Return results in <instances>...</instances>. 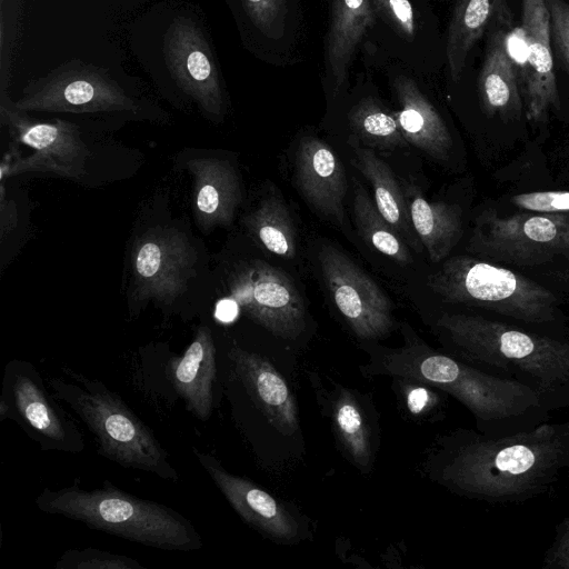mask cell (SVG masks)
Instances as JSON below:
<instances>
[{
    "instance_id": "1",
    "label": "cell",
    "mask_w": 569,
    "mask_h": 569,
    "mask_svg": "<svg viewBox=\"0 0 569 569\" xmlns=\"http://www.w3.org/2000/svg\"><path fill=\"white\" fill-rule=\"evenodd\" d=\"M442 480L491 503L523 502L550 492L569 480V419L501 436L461 433Z\"/></svg>"
},
{
    "instance_id": "2",
    "label": "cell",
    "mask_w": 569,
    "mask_h": 569,
    "mask_svg": "<svg viewBox=\"0 0 569 569\" xmlns=\"http://www.w3.org/2000/svg\"><path fill=\"white\" fill-rule=\"evenodd\" d=\"M375 366L381 373L426 382L450 393L472 413L481 433L528 430L547 421L550 412L527 385L491 375L421 342L409 341L389 350Z\"/></svg>"
},
{
    "instance_id": "3",
    "label": "cell",
    "mask_w": 569,
    "mask_h": 569,
    "mask_svg": "<svg viewBox=\"0 0 569 569\" xmlns=\"http://www.w3.org/2000/svg\"><path fill=\"white\" fill-rule=\"evenodd\" d=\"M437 326L456 353L533 389L550 411L569 407V342L478 315L443 313Z\"/></svg>"
},
{
    "instance_id": "4",
    "label": "cell",
    "mask_w": 569,
    "mask_h": 569,
    "mask_svg": "<svg viewBox=\"0 0 569 569\" xmlns=\"http://www.w3.org/2000/svg\"><path fill=\"white\" fill-rule=\"evenodd\" d=\"M36 506L46 513L80 521L131 542L168 551H193L202 539L193 523L172 508L130 495L104 480L86 490L78 485L43 488Z\"/></svg>"
},
{
    "instance_id": "5",
    "label": "cell",
    "mask_w": 569,
    "mask_h": 569,
    "mask_svg": "<svg viewBox=\"0 0 569 569\" xmlns=\"http://www.w3.org/2000/svg\"><path fill=\"white\" fill-rule=\"evenodd\" d=\"M49 377L52 395L64 402L93 435L98 455L129 469L177 482L179 473L153 431L103 382L63 366Z\"/></svg>"
},
{
    "instance_id": "6",
    "label": "cell",
    "mask_w": 569,
    "mask_h": 569,
    "mask_svg": "<svg viewBox=\"0 0 569 569\" xmlns=\"http://www.w3.org/2000/svg\"><path fill=\"white\" fill-rule=\"evenodd\" d=\"M428 287L450 303L496 312L527 323L557 318L556 296L538 282L501 266L455 256L428 276Z\"/></svg>"
},
{
    "instance_id": "7",
    "label": "cell",
    "mask_w": 569,
    "mask_h": 569,
    "mask_svg": "<svg viewBox=\"0 0 569 569\" xmlns=\"http://www.w3.org/2000/svg\"><path fill=\"white\" fill-rule=\"evenodd\" d=\"M0 121L17 143L27 146L32 152L22 157L13 146L1 162V180L22 173H50L80 179L86 173L90 154L79 127L70 121L33 119L1 96Z\"/></svg>"
},
{
    "instance_id": "8",
    "label": "cell",
    "mask_w": 569,
    "mask_h": 569,
    "mask_svg": "<svg viewBox=\"0 0 569 569\" xmlns=\"http://www.w3.org/2000/svg\"><path fill=\"white\" fill-rule=\"evenodd\" d=\"M11 419L41 450L80 453L81 431L50 393L29 361L10 360L4 368L0 396V421Z\"/></svg>"
},
{
    "instance_id": "9",
    "label": "cell",
    "mask_w": 569,
    "mask_h": 569,
    "mask_svg": "<svg viewBox=\"0 0 569 569\" xmlns=\"http://www.w3.org/2000/svg\"><path fill=\"white\" fill-rule=\"evenodd\" d=\"M468 250L518 266L543 263L569 253V213L483 211L476 220Z\"/></svg>"
},
{
    "instance_id": "10",
    "label": "cell",
    "mask_w": 569,
    "mask_h": 569,
    "mask_svg": "<svg viewBox=\"0 0 569 569\" xmlns=\"http://www.w3.org/2000/svg\"><path fill=\"white\" fill-rule=\"evenodd\" d=\"M13 106L26 112L97 113L139 109L104 69L81 61L61 64L31 82Z\"/></svg>"
},
{
    "instance_id": "11",
    "label": "cell",
    "mask_w": 569,
    "mask_h": 569,
    "mask_svg": "<svg viewBox=\"0 0 569 569\" xmlns=\"http://www.w3.org/2000/svg\"><path fill=\"white\" fill-rule=\"evenodd\" d=\"M230 298L254 322L277 337L297 338L306 327V308L292 279L263 260L238 264L228 279Z\"/></svg>"
},
{
    "instance_id": "12",
    "label": "cell",
    "mask_w": 569,
    "mask_h": 569,
    "mask_svg": "<svg viewBox=\"0 0 569 569\" xmlns=\"http://www.w3.org/2000/svg\"><path fill=\"white\" fill-rule=\"evenodd\" d=\"M318 259L327 290L355 335L377 339L389 333L392 305L380 286L331 244L320 247Z\"/></svg>"
},
{
    "instance_id": "13",
    "label": "cell",
    "mask_w": 569,
    "mask_h": 569,
    "mask_svg": "<svg viewBox=\"0 0 569 569\" xmlns=\"http://www.w3.org/2000/svg\"><path fill=\"white\" fill-rule=\"evenodd\" d=\"M194 263L186 234L167 228L147 231L132 249V298L172 303L186 291Z\"/></svg>"
},
{
    "instance_id": "14",
    "label": "cell",
    "mask_w": 569,
    "mask_h": 569,
    "mask_svg": "<svg viewBox=\"0 0 569 569\" xmlns=\"http://www.w3.org/2000/svg\"><path fill=\"white\" fill-rule=\"evenodd\" d=\"M164 58L179 88L192 98L203 113L219 120L224 98L209 46L193 21L177 18L164 36Z\"/></svg>"
},
{
    "instance_id": "15",
    "label": "cell",
    "mask_w": 569,
    "mask_h": 569,
    "mask_svg": "<svg viewBox=\"0 0 569 569\" xmlns=\"http://www.w3.org/2000/svg\"><path fill=\"white\" fill-rule=\"evenodd\" d=\"M519 32L526 51L521 76L526 114L531 122H545L560 104L546 0H521Z\"/></svg>"
},
{
    "instance_id": "16",
    "label": "cell",
    "mask_w": 569,
    "mask_h": 569,
    "mask_svg": "<svg viewBox=\"0 0 569 569\" xmlns=\"http://www.w3.org/2000/svg\"><path fill=\"white\" fill-rule=\"evenodd\" d=\"M192 451L233 510L247 523L281 541H291L297 537V521L272 496L249 479L226 470L213 455L198 448H192Z\"/></svg>"
},
{
    "instance_id": "17",
    "label": "cell",
    "mask_w": 569,
    "mask_h": 569,
    "mask_svg": "<svg viewBox=\"0 0 569 569\" xmlns=\"http://www.w3.org/2000/svg\"><path fill=\"white\" fill-rule=\"evenodd\" d=\"M295 183L317 212L343 222L347 192L345 167L321 139L307 136L300 140L295 154Z\"/></svg>"
},
{
    "instance_id": "18",
    "label": "cell",
    "mask_w": 569,
    "mask_h": 569,
    "mask_svg": "<svg viewBox=\"0 0 569 569\" xmlns=\"http://www.w3.org/2000/svg\"><path fill=\"white\" fill-rule=\"evenodd\" d=\"M511 20L496 23L487 33L485 59L478 77L481 108L488 117L517 119L522 111L520 76L509 51Z\"/></svg>"
},
{
    "instance_id": "19",
    "label": "cell",
    "mask_w": 569,
    "mask_h": 569,
    "mask_svg": "<svg viewBox=\"0 0 569 569\" xmlns=\"http://www.w3.org/2000/svg\"><path fill=\"white\" fill-rule=\"evenodd\" d=\"M166 372L186 409L199 420H208L213 410L217 379L216 345L208 326L197 328L183 353L168 360Z\"/></svg>"
},
{
    "instance_id": "20",
    "label": "cell",
    "mask_w": 569,
    "mask_h": 569,
    "mask_svg": "<svg viewBox=\"0 0 569 569\" xmlns=\"http://www.w3.org/2000/svg\"><path fill=\"white\" fill-rule=\"evenodd\" d=\"M193 180V212L206 230L231 224L241 202V184L233 164L216 157L193 158L186 164Z\"/></svg>"
},
{
    "instance_id": "21",
    "label": "cell",
    "mask_w": 569,
    "mask_h": 569,
    "mask_svg": "<svg viewBox=\"0 0 569 569\" xmlns=\"http://www.w3.org/2000/svg\"><path fill=\"white\" fill-rule=\"evenodd\" d=\"M229 358L248 393L283 435L299 427L298 408L281 375L261 356L232 346Z\"/></svg>"
},
{
    "instance_id": "22",
    "label": "cell",
    "mask_w": 569,
    "mask_h": 569,
    "mask_svg": "<svg viewBox=\"0 0 569 569\" xmlns=\"http://www.w3.org/2000/svg\"><path fill=\"white\" fill-rule=\"evenodd\" d=\"M393 91L399 109L392 113L406 141L433 159L445 160L452 138L437 109L406 74L396 76Z\"/></svg>"
},
{
    "instance_id": "23",
    "label": "cell",
    "mask_w": 569,
    "mask_h": 569,
    "mask_svg": "<svg viewBox=\"0 0 569 569\" xmlns=\"http://www.w3.org/2000/svg\"><path fill=\"white\" fill-rule=\"evenodd\" d=\"M373 23L371 0H331L326 70L335 94L343 88L356 48L372 29Z\"/></svg>"
},
{
    "instance_id": "24",
    "label": "cell",
    "mask_w": 569,
    "mask_h": 569,
    "mask_svg": "<svg viewBox=\"0 0 569 569\" xmlns=\"http://www.w3.org/2000/svg\"><path fill=\"white\" fill-rule=\"evenodd\" d=\"M372 29L395 56L415 68L422 67L427 54V8L421 0H371Z\"/></svg>"
},
{
    "instance_id": "25",
    "label": "cell",
    "mask_w": 569,
    "mask_h": 569,
    "mask_svg": "<svg viewBox=\"0 0 569 569\" xmlns=\"http://www.w3.org/2000/svg\"><path fill=\"white\" fill-rule=\"evenodd\" d=\"M511 20L506 0H457L448 27L445 54L449 76L458 82L477 41L496 23Z\"/></svg>"
},
{
    "instance_id": "26",
    "label": "cell",
    "mask_w": 569,
    "mask_h": 569,
    "mask_svg": "<svg viewBox=\"0 0 569 569\" xmlns=\"http://www.w3.org/2000/svg\"><path fill=\"white\" fill-rule=\"evenodd\" d=\"M405 197L416 233L431 262H440L462 236L461 210L455 204L427 200L412 183H406Z\"/></svg>"
},
{
    "instance_id": "27",
    "label": "cell",
    "mask_w": 569,
    "mask_h": 569,
    "mask_svg": "<svg viewBox=\"0 0 569 569\" xmlns=\"http://www.w3.org/2000/svg\"><path fill=\"white\" fill-rule=\"evenodd\" d=\"M355 167L370 182L375 204L381 216L401 236L408 247L422 251V243L413 228L403 190L389 166L372 149L353 146Z\"/></svg>"
},
{
    "instance_id": "28",
    "label": "cell",
    "mask_w": 569,
    "mask_h": 569,
    "mask_svg": "<svg viewBox=\"0 0 569 569\" xmlns=\"http://www.w3.org/2000/svg\"><path fill=\"white\" fill-rule=\"evenodd\" d=\"M243 223L252 239L267 251L287 259L296 256V230L288 208L280 198L262 199L244 217Z\"/></svg>"
},
{
    "instance_id": "29",
    "label": "cell",
    "mask_w": 569,
    "mask_h": 569,
    "mask_svg": "<svg viewBox=\"0 0 569 569\" xmlns=\"http://www.w3.org/2000/svg\"><path fill=\"white\" fill-rule=\"evenodd\" d=\"M353 213L357 230L362 239L377 251L401 264L411 261L407 243L381 216L366 189L355 181Z\"/></svg>"
},
{
    "instance_id": "30",
    "label": "cell",
    "mask_w": 569,
    "mask_h": 569,
    "mask_svg": "<svg viewBox=\"0 0 569 569\" xmlns=\"http://www.w3.org/2000/svg\"><path fill=\"white\" fill-rule=\"evenodd\" d=\"M348 119L352 132L370 149L390 151L408 143L393 113L375 99L361 100L350 110Z\"/></svg>"
},
{
    "instance_id": "31",
    "label": "cell",
    "mask_w": 569,
    "mask_h": 569,
    "mask_svg": "<svg viewBox=\"0 0 569 569\" xmlns=\"http://www.w3.org/2000/svg\"><path fill=\"white\" fill-rule=\"evenodd\" d=\"M336 431L350 459L359 467L371 461L370 432L357 399L346 389L340 390L333 403Z\"/></svg>"
},
{
    "instance_id": "32",
    "label": "cell",
    "mask_w": 569,
    "mask_h": 569,
    "mask_svg": "<svg viewBox=\"0 0 569 569\" xmlns=\"http://www.w3.org/2000/svg\"><path fill=\"white\" fill-rule=\"evenodd\" d=\"M54 567L57 569H146L136 559L94 548L69 549L61 555Z\"/></svg>"
},
{
    "instance_id": "33",
    "label": "cell",
    "mask_w": 569,
    "mask_h": 569,
    "mask_svg": "<svg viewBox=\"0 0 569 569\" xmlns=\"http://www.w3.org/2000/svg\"><path fill=\"white\" fill-rule=\"evenodd\" d=\"M549 21L551 44L569 76V3L566 0H546Z\"/></svg>"
},
{
    "instance_id": "34",
    "label": "cell",
    "mask_w": 569,
    "mask_h": 569,
    "mask_svg": "<svg viewBox=\"0 0 569 569\" xmlns=\"http://www.w3.org/2000/svg\"><path fill=\"white\" fill-rule=\"evenodd\" d=\"M511 202L535 213H569V191H532L511 197Z\"/></svg>"
},
{
    "instance_id": "35",
    "label": "cell",
    "mask_w": 569,
    "mask_h": 569,
    "mask_svg": "<svg viewBox=\"0 0 569 569\" xmlns=\"http://www.w3.org/2000/svg\"><path fill=\"white\" fill-rule=\"evenodd\" d=\"M253 23L263 32L276 31L283 22L286 0H243Z\"/></svg>"
},
{
    "instance_id": "36",
    "label": "cell",
    "mask_w": 569,
    "mask_h": 569,
    "mask_svg": "<svg viewBox=\"0 0 569 569\" xmlns=\"http://www.w3.org/2000/svg\"><path fill=\"white\" fill-rule=\"evenodd\" d=\"M542 560L543 568L569 569V516L557 525L552 541Z\"/></svg>"
},
{
    "instance_id": "37",
    "label": "cell",
    "mask_w": 569,
    "mask_h": 569,
    "mask_svg": "<svg viewBox=\"0 0 569 569\" xmlns=\"http://www.w3.org/2000/svg\"><path fill=\"white\" fill-rule=\"evenodd\" d=\"M432 396L423 388H415L408 395V406L413 413H419L430 403Z\"/></svg>"
},
{
    "instance_id": "38",
    "label": "cell",
    "mask_w": 569,
    "mask_h": 569,
    "mask_svg": "<svg viewBox=\"0 0 569 569\" xmlns=\"http://www.w3.org/2000/svg\"><path fill=\"white\" fill-rule=\"evenodd\" d=\"M237 303L231 300L221 301L217 307L216 316L221 321H230L234 318L237 312Z\"/></svg>"
}]
</instances>
